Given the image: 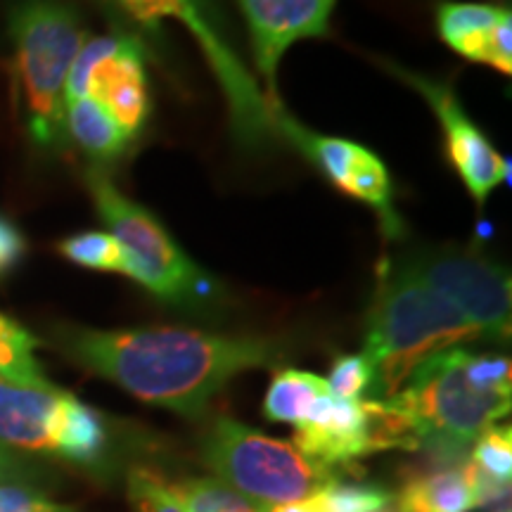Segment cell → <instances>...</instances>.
Returning a JSON list of instances; mask_svg holds the SVG:
<instances>
[{
    "label": "cell",
    "instance_id": "cell-1",
    "mask_svg": "<svg viewBox=\"0 0 512 512\" xmlns=\"http://www.w3.org/2000/svg\"><path fill=\"white\" fill-rule=\"evenodd\" d=\"M57 344L72 361L152 406L202 415L226 384L283 356L278 342L185 328L95 330L62 325Z\"/></svg>",
    "mask_w": 512,
    "mask_h": 512
},
{
    "label": "cell",
    "instance_id": "cell-2",
    "mask_svg": "<svg viewBox=\"0 0 512 512\" xmlns=\"http://www.w3.org/2000/svg\"><path fill=\"white\" fill-rule=\"evenodd\" d=\"M387 401L411 422L420 448L439 460H463L467 446L510 413V358L444 349L422 361Z\"/></svg>",
    "mask_w": 512,
    "mask_h": 512
},
{
    "label": "cell",
    "instance_id": "cell-3",
    "mask_svg": "<svg viewBox=\"0 0 512 512\" xmlns=\"http://www.w3.org/2000/svg\"><path fill=\"white\" fill-rule=\"evenodd\" d=\"M484 339L441 294L396 264H384L370 304L361 354L373 366V399H389L422 361L439 351Z\"/></svg>",
    "mask_w": 512,
    "mask_h": 512
},
{
    "label": "cell",
    "instance_id": "cell-4",
    "mask_svg": "<svg viewBox=\"0 0 512 512\" xmlns=\"http://www.w3.org/2000/svg\"><path fill=\"white\" fill-rule=\"evenodd\" d=\"M8 29L27 136L38 150L60 152L69 145L64 88L76 55L91 36L67 0H17Z\"/></svg>",
    "mask_w": 512,
    "mask_h": 512
},
{
    "label": "cell",
    "instance_id": "cell-5",
    "mask_svg": "<svg viewBox=\"0 0 512 512\" xmlns=\"http://www.w3.org/2000/svg\"><path fill=\"white\" fill-rule=\"evenodd\" d=\"M86 185L102 223L110 228L107 233H112L131 256L128 278L155 294L159 302L178 309H207L219 304V280L176 245L157 216L126 197L100 166L88 171Z\"/></svg>",
    "mask_w": 512,
    "mask_h": 512
},
{
    "label": "cell",
    "instance_id": "cell-6",
    "mask_svg": "<svg viewBox=\"0 0 512 512\" xmlns=\"http://www.w3.org/2000/svg\"><path fill=\"white\" fill-rule=\"evenodd\" d=\"M204 465L235 491L266 505L304 501L335 475L292 441L271 439L233 418H219L202 444Z\"/></svg>",
    "mask_w": 512,
    "mask_h": 512
},
{
    "label": "cell",
    "instance_id": "cell-7",
    "mask_svg": "<svg viewBox=\"0 0 512 512\" xmlns=\"http://www.w3.org/2000/svg\"><path fill=\"white\" fill-rule=\"evenodd\" d=\"M0 444L95 465L105 458L110 432L95 408L69 392L0 377Z\"/></svg>",
    "mask_w": 512,
    "mask_h": 512
},
{
    "label": "cell",
    "instance_id": "cell-8",
    "mask_svg": "<svg viewBox=\"0 0 512 512\" xmlns=\"http://www.w3.org/2000/svg\"><path fill=\"white\" fill-rule=\"evenodd\" d=\"M121 15L133 19L138 27L155 34L166 19H176L190 36L200 43L211 72L219 81L223 98L228 102V117L235 140L249 150H259L278 136L271 112V102L256 86L240 57L233 53L221 31L214 27L209 12L200 0H112Z\"/></svg>",
    "mask_w": 512,
    "mask_h": 512
},
{
    "label": "cell",
    "instance_id": "cell-9",
    "mask_svg": "<svg viewBox=\"0 0 512 512\" xmlns=\"http://www.w3.org/2000/svg\"><path fill=\"white\" fill-rule=\"evenodd\" d=\"M394 264L456 306L484 339H510L512 283L498 261L463 247H425Z\"/></svg>",
    "mask_w": 512,
    "mask_h": 512
},
{
    "label": "cell",
    "instance_id": "cell-10",
    "mask_svg": "<svg viewBox=\"0 0 512 512\" xmlns=\"http://www.w3.org/2000/svg\"><path fill=\"white\" fill-rule=\"evenodd\" d=\"M93 98L136 140L150 117L143 38L131 31L88 38L69 72L64 100Z\"/></svg>",
    "mask_w": 512,
    "mask_h": 512
},
{
    "label": "cell",
    "instance_id": "cell-11",
    "mask_svg": "<svg viewBox=\"0 0 512 512\" xmlns=\"http://www.w3.org/2000/svg\"><path fill=\"white\" fill-rule=\"evenodd\" d=\"M387 69H392L403 83H408L430 102L439 119L441 133H444L448 162L456 169L460 181L465 183L472 200L479 207H484L491 192L508 178V162L498 155V150L484 136L482 128L467 117L465 107L460 105L456 91L448 83L408 72L396 64H387Z\"/></svg>",
    "mask_w": 512,
    "mask_h": 512
},
{
    "label": "cell",
    "instance_id": "cell-12",
    "mask_svg": "<svg viewBox=\"0 0 512 512\" xmlns=\"http://www.w3.org/2000/svg\"><path fill=\"white\" fill-rule=\"evenodd\" d=\"M252 38L254 60L266 81L268 102L280 100L278 67L297 41L325 38L337 0H238Z\"/></svg>",
    "mask_w": 512,
    "mask_h": 512
},
{
    "label": "cell",
    "instance_id": "cell-13",
    "mask_svg": "<svg viewBox=\"0 0 512 512\" xmlns=\"http://www.w3.org/2000/svg\"><path fill=\"white\" fill-rule=\"evenodd\" d=\"M292 444L325 467L349 465L375 453L370 439L368 401L337 399L330 392L313 403L309 415L294 425Z\"/></svg>",
    "mask_w": 512,
    "mask_h": 512
},
{
    "label": "cell",
    "instance_id": "cell-14",
    "mask_svg": "<svg viewBox=\"0 0 512 512\" xmlns=\"http://www.w3.org/2000/svg\"><path fill=\"white\" fill-rule=\"evenodd\" d=\"M441 41L465 60L489 64L505 76L512 74V15L491 3L446 0L437 5Z\"/></svg>",
    "mask_w": 512,
    "mask_h": 512
},
{
    "label": "cell",
    "instance_id": "cell-15",
    "mask_svg": "<svg viewBox=\"0 0 512 512\" xmlns=\"http://www.w3.org/2000/svg\"><path fill=\"white\" fill-rule=\"evenodd\" d=\"M403 512H472L479 508V494L467 460H439L427 472H415L401 486Z\"/></svg>",
    "mask_w": 512,
    "mask_h": 512
},
{
    "label": "cell",
    "instance_id": "cell-16",
    "mask_svg": "<svg viewBox=\"0 0 512 512\" xmlns=\"http://www.w3.org/2000/svg\"><path fill=\"white\" fill-rule=\"evenodd\" d=\"M64 128H67L69 143L86 152L95 166L117 162L133 143V138L117 124V119L88 95L67 102Z\"/></svg>",
    "mask_w": 512,
    "mask_h": 512
},
{
    "label": "cell",
    "instance_id": "cell-17",
    "mask_svg": "<svg viewBox=\"0 0 512 512\" xmlns=\"http://www.w3.org/2000/svg\"><path fill=\"white\" fill-rule=\"evenodd\" d=\"M328 382L306 370H280L264 399V415L271 422L299 425L320 396L328 394Z\"/></svg>",
    "mask_w": 512,
    "mask_h": 512
},
{
    "label": "cell",
    "instance_id": "cell-18",
    "mask_svg": "<svg viewBox=\"0 0 512 512\" xmlns=\"http://www.w3.org/2000/svg\"><path fill=\"white\" fill-rule=\"evenodd\" d=\"M38 344L27 328L0 313V377L27 387H53L36 358Z\"/></svg>",
    "mask_w": 512,
    "mask_h": 512
},
{
    "label": "cell",
    "instance_id": "cell-19",
    "mask_svg": "<svg viewBox=\"0 0 512 512\" xmlns=\"http://www.w3.org/2000/svg\"><path fill=\"white\" fill-rule=\"evenodd\" d=\"M57 252L69 264L91 268V271L121 273L128 278V268H131V256L107 230H86V233L62 238L57 242Z\"/></svg>",
    "mask_w": 512,
    "mask_h": 512
},
{
    "label": "cell",
    "instance_id": "cell-20",
    "mask_svg": "<svg viewBox=\"0 0 512 512\" xmlns=\"http://www.w3.org/2000/svg\"><path fill=\"white\" fill-rule=\"evenodd\" d=\"M183 512H268V505L254 501L221 479H185L171 486Z\"/></svg>",
    "mask_w": 512,
    "mask_h": 512
},
{
    "label": "cell",
    "instance_id": "cell-21",
    "mask_svg": "<svg viewBox=\"0 0 512 512\" xmlns=\"http://www.w3.org/2000/svg\"><path fill=\"white\" fill-rule=\"evenodd\" d=\"M318 512H384L394 496L375 484H342L332 479L311 496Z\"/></svg>",
    "mask_w": 512,
    "mask_h": 512
},
{
    "label": "cell",
    "instance_id": "cell-22",
    "mask_svg": "<svg viewBox=\"0 0 512 512\" xmlns=\"http://www.w3.org/2000/svg\"><path fill=\"white\" fill-rule=\"evenodd\" d=\"M325 382H328L330 394L337 399L361 401L363 396L373 392L375 373L363 354H342L335 358L330 377Z\"/></svg>",
    "mask_w": 512,
    "mask_h": 512
},
{
    "label": "cell",
    "instance_id": "cell-23",
    "mask_svg": "<svg viewBox=\"0 0 512 512\" xmlns=\"http://www.w3.org/2000/svg\"><path fill=\"white\" fill-rule=\"evenodd\" d=\"M128 498L133 512H183L171 486L150 470H133L128 475Z\"/></svg>",
    "mask_w": 512,
    "mask_h": 512
},
{
    "label": "cell",
    "instance_id": "cell-24",
    "mask_svg": "<svg viewBox=\"0 0 512 512\" xmlns=\"http://www.w3.org/2000/svg\"><path fill=\"white\" fill-rule=\"evenodd\" d=\"M0 512H76L62 503L48 501L36 491L22 489V486L0 484Z\"/></svg>",
    "mask_w": 512,
    "mask_h": 512
},
{
    "label": "cell",
    "instance_id": "cell-25",
    "mask_svg": "<svg viewBox=\"0 0 512 512\" xmlns=\"http://www.w3.org/2000/svg\"><path fill=\"white\" fill-rule=\"evenodd\" d=\"M27 254V240L22 230L5 216H0V278L10 273Z\"/></svg>",
    "mask_w": 512,
    "mask_h": 512
},
{
    "label": "cell",
    "instance_id": "cell-26",
    "mask_svg": "<svg viewBox=\"0 0 512 512\" xmlns=\"http://www.w3.org/2000/svg\"><path fill=\"white\" fill-rule=\"evenodd\" d=\"M34 475V467L17 458L8 446L0 444V482H24V479Z\"/></svg>",
    "mask_w": 512,
    "mask_h": 512
},
{
    "label": "cell",
    "instance_id": "cell-27",
    "mask_svg": "<svg viewBox=\"0 0 512 512\" xmlns=\"http://www.w3.org/2000/svg\"><path fill=\"white\" fill-rule=\"evenodd\" d=\"M268 512H318L316 503L309 498H304V501H292V503H275V505H268Z\"/></svg>",
    "mask_w": 512,
    "mask_h": 512
},
{
    "label": "cell",
    "instance_id": "cell-28",
    "mask_svg": "<svg viewBox=\"0 0 512 512\" xmlns=\"http://www.w3.org/2000/svg\"><path fill=\"white\" fill-rule=\"evenodd\" d=\"M93 3L98 5V8H100L102 12H105V15L112 19V22H117V12H119V10H117V5L112 3V0H93Z\"/></svg>",
    "mask_w": 512,
    "mask_h": 512
},
{
    "label": "cell",
    "instance_id": "cell-29",
    "mask_svg": "<svg viewBox=\"0 0 512 512\" xmlns=\"http://www.w3.org/2000/svg\"><path fill=\"white\" fill-rule=\"evenodd\" d=\"M491 512H510V501L496 505V508H491Z\"/></svg>",
    "mask_w": 512,
    "mask_h": 512
}]
</instances>
